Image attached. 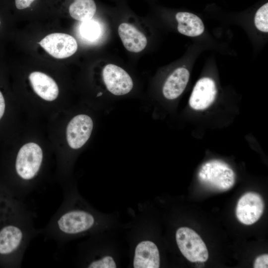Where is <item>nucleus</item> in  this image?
Wrapping results in <instances>:
<instances>
[{
	"label": "nucleus",
	"instance_id": "f257e3e1",
	"mask_svg": "<svg viewBox=\"0 0 268 268\" xmlns=\"http://www.w3.org/2000/svg\"><path fill=\"white\" fill-rule=\"evenodd\" d=\"M29 211L0 227V267L18 268L31 240L39 230Z\"/></svg>",
	"mask_w": 268,
	"mask_h": 268
},
{
	"label": "nucleus",
	"instance_id": "f03ea898",
	"mask_svg": "<svg viewBox=\"0 0 268 268\" xmlns=\"http://www.w3.org/2000/svg\"><path fill=\"white\" fill-rule=\"evenodd\" d=\"M95 219L89 212L80 209L69 208L63 202L48 224L39 230L47 238L62 244L68 237L82 234L90 230Z\"/></svg>",
	"mask_w": 268,
	"mask_h": 268
},
{
	"label": "nucleus",
	"instance_id": "7ed1b4c3",
	"mask_svg": "<svg viewBox=\"0 0 268 268\" xmlns=\"http://www.w3.org/2000/svg\"><path fill=\"white\" fill-rule=\"evenodd\" d=\"M198 176L200 182L206 188L221 192L231 189L236 178L229 165L219 160H211L203 164Z\"/></svg>",
	"mask_w": 268,
	"mask_h": 268
},
{
	"label": "nucleus",
	"instance_id": "20e7f679",
	"mask_svg": "<svg viewBox=\"0 0 268 268\" xmlns=\"http://www.w3.org/2000/svg\"><path fill=\"white\" fill-rule=\"evenodd\" d=\"M43 152L37 144L30 142L19 150L14 161V168L18 177L25 182L35 178L43 161Z\"/></svg>",
	"mask_w": 268,
	"mask_h": 268
},
{
	"label": "nucleus",
	"instance_id": "39448f33",
	"mask_svg": "<svg viewBox=\"0 0 268 268\" xmlns=\"http://www.w3.org/2000/svg\"><path fill=\"white\" fill-rule=\"evenodd\" d=\"M176 240L183 255L191 262H204L208 258L206 246L200 236L193 229L179 228L176 233Z\"/></svg>",
	"mask_w": 268,
	"mask_h": 268
},
{
	"label": "nucleus",
	"instance_id": "423d86ee",
	"mask_svg": "<svg viewBox=\"0 0 268 268\" xmlns=\"http://www.w3.org/2000/svg\"><path fill=\"white\" fill-rule=\"evenodd\" d=\"M264 207V201L260 194L253 192H247L238 201L236 215L241 223L251 225L260 218Z\"/></svg>",
	"mask_w": 268,
	"mask_h": 268
},
{
	"label": "nucleus",
	"instance_id": "0eeeda50",
	"mask_svg": "<svg viewBox=\"0 0 268 268\" xmlns=\"http://www.w3.org/2000/svg\"><path fill=\"white\" fill-rule=\"evenodd\" d=\"M50 55L57 59H64L74 54L77 43L72 36L63 33L48 35L38 43Z\"/></svg>",
	"mask_w": 268,
	"mask_h": 268
},
{
	"label": "nucleus",
	"instance_id": "6e6552de",
	"mask_svg": "<svg viewBox=\"0 0 268 268\" xmlns=\"http://www.w3.org/2000/svg\"><path fill=\"white\" fill-rule=\"evenodd\" d=\"M102 75L107 89L115 95L127 94L133 88V81L130 75L116 65H106L103 68Z\"/></svg>",
	"mask_w": 268,
	"mask_h": 268
},
{
	"label": "nucleus",
	"instance_id": "1a4fd4ad",
	"mask_svg": "<svg viewBox=\"0 0 268 268\" xmlns=\"http://www.w3.org/2000/svg\"><path fill=\"white\" fill-rule=\"evenodd\" d=\"M93 127L92 119L85 114L73 117L67 128V139L69 146L78 149L83 146L89 138Z\"/></svg>",
	"mask_w": 268,
	"mask_h": 268
},
{
	"label": "nucleus",
	"instance_id": "9d476101",
	"mask_svg": "<svg viewBox=\"0 0 268 268\" xmlns=\"http://www.w3.org/2000/svg\"><path fill=\"white\" fill-rule=\"evenodd\" d=\"M217 89L214 80L209 77H202L196 83L189 103L196 110H203L209 107L213 102Z\"/></svg>",
	"mask_w": 268,
	"mask_h": 268
},
{
	"label": "nucleus",
	"instance_id": "9b49d317",
	"mask_svg": "<svg viewBox=\"0 0 268 268\" xmlns=\"http://www.w3.org/2000/svg\"><path fill=\"white\" fill-rule=\"evenodd\" d=\"M134 268H158L160 256L157 246L150 241H143L136 246L134 259Z\"/></svg>",
	"mask_w": 268,
	"mask_h": 268
},
{
	"label": "nucleus",
	"instance_id": "f8f14e48",
	"mask_svg": "<svg viewBox=\"0 0 268 268\" xmlns=\"http://www.w3.org/2000/svg\"><path fill=\"white\" fill-rule=\"evenodd\" d=\"M29 79L35 92L43 99L52 101L58 97V85L50 76L42 72L34 71L30 74Z\"/></svg>",
	"mask_w": 268,
	"mask_h": 268
},
{
	"label": "nucleus",
	"instance_id": "ddd939ff",
	"mask_svg": "<svg viewBox=\"0 0 268 268\" xmlns=\"http://www.w3.org/2000/svg\"><path fill=\"white\" fill-rule=\"evenodd\" d=\"M190 78V72L186 68H176L166 79L162 93L167 99L173 100L178 98L185 90Z\"/></svg>",
	"mask_w": 268,
	"mask_h": 268
},
{
	"label": "nucleus",
	"instance_id": "4468645a",
	"mask_svg": "<svg viewBox=\"0 0 268 268\" xmlns=\"http://www.w3.org/2000/svg\"><path fill=\"white\" fill-rule=\"evenodd\" d=\"M118 33L125 48L131 52H140L146 46L145 36L131 24L121 23Z\"/></svg>",
	"mask_w": 268,
	"mask_h": 268
},
{
	"label": "nucleus",
	"instance_id": "2eb2a0df",
	"mask_svg": "<svg viewBox=\"0 0 268 268\" xmlns=\"http://www.w3.org/2000/svg\"><path fill=\"white\" fill-rule=\"evenodd\" d=\"M27 211L20 201L0 190V227Z\"/></svg>",
	"mask_w": 268,
	"mask_h": 268
},
{
	"label": "nucleus",
	"instance_id": "dca6fc26",
	"mask_svg": "<svg viewBox=\"0 0 268 268\" xmlns=\"http://www.w3.org/2000/svg\"><path fill=\"white\" fill-rule=\"evenodd\" d=\"M179 33L189 37H196L204 31V26L201 19L188 12H179L175 15Z\"/></svg>",
	"mask_w": 268,
	"mask_h": 268
},
{
	"label": "nucleus",
	"instance_id": "f3484780",
	"mask_svg": "<svg viewBox=\"0 0 268 268\" xmlns=\"http://www.w3.org/2000/svg\"><path fill=\"white\" fill-rule=\"evenodd\" d=\"M96 11V5L94 0H74L69 7L70 15L81 22L90 20Z\"/></svg>",
	"mask_w": 268,
	"mask_h": 268
},
{
	"label": "nucleus",
	"instance_id": "a211bd4d",
	"mask_svg": "<svg viewBox=\"0 0 268 268\" xmlns=\"http://www.w3.org/2000/svg\"><path fill=\"white\" fill-rule=\"evenodd\" d=\"M254 23L260 31L268 32V3L262 5L256 11L254 17Z\"/></svg>",
	"mask_w": 268,
	"mask_h": 268
},
{
	"label": "nucleus",
	"instance_id": "6ab92c4d",
	"mask_svg": "<svg viewBox=\"0 0 268 268\" xmlns=\"http://www.w3.org/2000/svg\"><path fill=\"white\" fill-rule=\"evenodd\" d=\"M80 32L86 39L93 40L98 37L100 33V28L97 22L89 20L82 24Z\"/></svg>",
	"mask_w": 268,
	"mask_h": 268
},
{
	"label": "nucleus",
	"instance_id": "aec40b11",
	"mask_svg": "<svg viewBox=\"0 0 268 268\" xmlns=\"http://www.w3.org/2000/svg\"><path fill=\"white\" fill-rule=\"evenodd\" d=\"M116 264L113 258L107 256L102 258L92 261L88 265V268H116Z\"/></svg>",
	"mask_w": 268,
	"mask_h": 268
},
{
	"label": "nucleus",
	"instance_id": "412c9836",
	"mask_svg": "<svg viewBox=\"0 0 268 268\" xmlns=\"http://www.w3.org/2000/svg\"><path fill=\"white\" fill-rule=\"evenodd\" d=\"M254 268H268V255L267 254L261 255L256 258L254 263Z\"/></svg>",
	"mask_w": 268,
	"mask_h": 268
},
{
	"label": "nucleus",
	"instance_id": "4be33fe9",
	"mask_svg": "<svg viewBox=\"0 0 268 268\" xmlns=\"http://www.w3.org/2000/svg\"><path fill=\"white\" fill-rule=\"evenodd\" d=\"M6 111V101L5 98L0 90V122L3 118Z\"/></svg>",
	"mask_w": 268,
	"mask_h": 268
},
{
	"label": "nucleus",
	"instance_id": "5701e85b",
	"mask_svg": "<svg viewBox=\"0 0 268 268\" xmlns=\"http://www.w3.org/2000/svg\"><path fill=\"white\" fill-rule=\"evenodd\" d=\"M35 0H15L17 8L23 9L29 7Z\"/></svg>",
	"mask_w": 268,
	"mask_h": 268
},
{
	"label": "nucleus",
	"instance_id": "b1692460",
	"mask_svg": "<svg viewBox=\"0 0 268 268\" xmlns=\"http://www.w3.org/2000/svg\"></svg>",
	"mask_w": 268,
	"mask_h": 268
}]
</instances>
